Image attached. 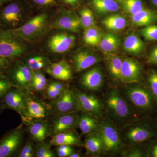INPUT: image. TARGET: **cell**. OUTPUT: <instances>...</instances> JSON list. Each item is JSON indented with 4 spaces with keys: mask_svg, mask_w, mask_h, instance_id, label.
I'll return each instance as SVG.
<instances>
[{
    "mask_svg": "<svg viewBox=\"0 0 157 157\" xmlns=\"http://www.w3.org/2000/svg\"><path fill=\"white\" fill-rule=\"evenodd\" d=\"M104 105L108 119L119 130L138 118L135 110L116 89L106 93Z\"/></svg>",
    "mask_w": 157,
    "mask_h": 157,
    "instance_id": "1",
    "label": "cell"
},
{
    "mask_svg": "<svg viewBox=\"0 0 157 157\" xmlns=\"http://www.w3.org/2000/svg\"><path fill=\"white\" fill-rule=\"evenodd\" d=\"M123 145L131 146L157 136V124L151 120L137 119L119 129Z\"/></svg>",
    "mask_w": 157,
    "mask_h": 157,
    "instance_id": "2",
    "label": "cell"
},
{
    "mask_svg": "<svg viewBox=\"0 0 157 157\" xmlns=\"http://www.w3.org/2000/svg\"><path fill=\"white\" fill-rule=\"evenodd\" d=\"M121 94L137 114L150 113L156 102L148 88L138 83L127 84Z\"/></svg>",
    "mask_w": 157,
    "mask_h": 157,
    "instance_id": "3",
    "label": "cell"
},
{
    "mask_svg": "<svg viewBox=\"0 0 157 157\" xmlns=\"http://www.w3.org/2000/svg\"><path fill=\"white\" fill-rule=\"evenodd\" d=\"M28 4L26 0H12L0 8V26L11 29L22 25Z\"/></svg>",
    "mask_w": 157,
    "mask_h": 157,
    "instance_id": "4",
    "label": "cell"
},
{
    "mask_svg": "<svg viewBox=\"0 0 157 157\" xmlns=\"http://www.w3.org/2000/svg\"><path fill=\"white\" fill-rule=\"evenodd\" d=\"M47 20V14L41 13L32 17L18 27L5 30L12 36L23 41L33 40L38 38L43 33Z\"/></svg>",
    "mask_w": 157,
    "mask_h": 157,
    "instance_id": "5",
    "label": "cell"
},
{
    "mask_svg": "<svg viewBox=\"0 0 157 157\" xmlns=\"http://www.w3.org/2000/svg\"><path fill=\"white\" fill-rule=\"evenodd\" d=\"M98 132L101 136L104 151L110 154L116 153L122 147L119 129L109 119L99 122Z\"/></svg>",
    "mask_w": 157,
    "mask_h": 157,
    "instance_id": "6",
    "label": "cell"
},
{
    "mask_svg": "<svg viewBox=\"0 0 157 157\" xmlns=\"http://www.w3.org/2000/svg\"><path fill=\"white\" fill-rule=\"evenodd\" d=\"M51 110L48 106L27 90L24 112L21 117L24 123L29 124L35 121L44 120L49 115Z\"/></svg>",
    "mask_w": 157,
    "mask_h": 157,
    "instance_id": "7",
    "label": "cell"
},
{
    "mask_svg": "<svg viewBox=\"0 0 157 157\" xmlns=\"http://www.w3.org/2000/svg\"><path fill=\"white\" fill-rule=\"evenodd\" d=\"M27 50L26 45L5 29H0V57L13 59L21 56Z\"/></svg>",
    "mask_w": 157,
    "mask_h": 157,
    "instance_id": "8",
    "label": "cell"
},
{
    "mask_svg": "<svg viewBox=\"0 0 157 157\" xmlns=\"http://www.w3.org/2000/svg\"><path fill=\"white\" fill-rule=\"evenodd\" d=\"M6 75L13 86L22 90H29L33 80V71L26 64L16 61L11 64Z\"/></svg>",
    "mask_w": 157,
    "mask_h": 157,
    "instance_id": "9",
    "label": "cell"
},
{
    "mask_svg": "<svg viewBox=\"0 0 157 157\" xmlns=\"http://www.w3.org/2000/svg\"><path fill=\"white\" fill-rule=\"evenodd\" d=\"M23 131L16 128L0 139V157H10L15 154L22 143Z\"/></svg>",
    "mask_w": 157,
    "mask_h": 157,
    "instance_id": "10",
    "label": "cell"
},
{
    "mask_svg": "<svg viewBox=\"0 0 157 157\" xmlns=\"http://www.w3.org/2000/svg\"><path fill=\"white\" fill-rule=\"evenodd\" d=\"M73 92L79 110L96 117L101 116L104 106L100 100L92 95L88 94L78 90Z\"/></svg>",
    "mask_w": 157,
    "mask_h": 157,
    "instance_id": "11",
    "label": "cell"
},
{
    "mask_svg": "<svg viewBox=\"0 0 157 157\" xmlns=\"http://www.w3.org/2000/svg\"><path fill=\"white\" fill-rule=\"evenodd\" d=\"M27 90L12 86L1 98L5 108L17 112L22 117L24 112Z\"/></svg>",
    "mask_w": 157,
    "mask_h": 157,
    "instance_id": "12",
    "label": "cell"
},
{
    "mask_svg": "<svg viewBox=\"0 0 157 157\" xmlns=\"http://www.w3.org/2000/svg\"><path fill=\"white\" fill-rule=\"evenodd\" d=\"M50 107L51 110L56 115L75 112L79 110L73 92L67 88L60 96L53 101Z\"/></svg>",
    "mask_w": 157,
    "mask_h": 157,
    "instance_id": "13",
    "label": "cell"
},
{
    "mask_svg": "<svg viewBox=\"0 0 157 157\" xmlns=\"http://www.w3.org/2000/svg\"><path fill=\"white\" fill-rule=\"evenodd\" d=\"M55 27L70 32H77L82 27L80 18L72 11L62 9L54 23Z\"/></svg>",
    "mask_w": 157,
    "mask_h": 157,
    "instance_id": "14",
    "label": "cell"
},
{
    "mask_svg": "<svg viewBox=\"0 0 157 157\" xmlns=\"http://www.w3.org/2000/svg\"><path fill=\"white\" fill-rule=\"evenodd\" d=\"M141 76L140 65L135 60L126 58L122 60L121 80L124 84L138 83Z\"/></svg>",
    "mask_w": 157,
    "mask_h": 157,
    "instance_id": "15",
    "label": "cell"
},
{
    "mask_svg": "<svg viewBox=\"0 0 157 157\" xmlns=\"http://www.w3.org/2000/svg\"><path fill=\"white\" fill-rule=\"evenodd\" d=\"M78 117L76 112L56 114L51 127V132L54 135L60 132L71 131L78 125Z\"/></svg>",
    "mask_w": 157,
    "mask_h": 157,
    "instance_id": "16",
    "label": "cell"
},
{
    "mask_svg": "<svg viewBox=\"0 0 157 157\" xmlns=\"http://www.w3.org/2000/svg\"><path fill=\"white\" fill-rule=\"evenodd\" d=\"M75 37L67 33H59L52 36L48 41V46L52 52L62 54L68 51L74 45Z\"/></svg>",
    "mask_w": 157,
    "mask_h": 157,
    "instance_id": "17",
    "label": "cell"
},
{
    "mask_svg": "<svg viewBox=\"0 0 157 157\" xmlns=\"http://www.w3.org/2000/svg\"><path fill=\"white\" fill-rule=\"evenodd\" d=\"M100 60L101 59L97 55L86 50L78 52L73 58V66L77 72L88 69Z\"/></svg>",
    "mask_w": 157,
    "mask_h": 157,
    "instance_id": "18",
    "label": "cell"
},
{
    "mask_svg": "<svg viewBox=\"0 0 157 157\" xmlns=\"http://www.w3.org/2000/svg\"><path fill=\"white\" fill-rule=\"evenodd\" d=\"M80 82L86 90L96 91L100 89L104 82V75L98 67L90 69L82 75Z\"/></svg>",
    "mask_w": 157,
    "mask_h": 157,
    "instance_id": "19",
    "label": "cell"
},
{
    "mask_svg": "<svg viewBox=\"0 0 157 157\" xmlns=\"http://www.w3.org/2000/svg\"><path fill=\"white\" fill-rule=\"evenodd\" d=\"M46 72L53 78L62 81H68L72 77L71 67L64 60L48 65Z\"/></svg>",
    "mask_w": 157,
    "mask_h": 157,
    "instance_id": "20",
    "label": "cell"
},
{
    "mask_svg": "<svg viewBox=\"0 0 157 157\" xmlns=\"http://www.w3.org/2000/svg\"><path fill=\"white\" fill-rule=\"evenodd\" d=\"M28 125L29 133L32 139L38 143L44 142L51 132L50 125L44 120L35 121Z\"/></svg>",
    "mask_w": 157,
    "mask_h": 157,
    "instance_id": "21",
    "label": "cell"
},
{
    "mask_svg": "<svg viewBox=\"0 0 157 157\" xmlns=\"http://www.w3.org/2000/svg\"><path fill=\"white\" fill-rule=\"evenodd\" d=\"M52 146L61 145L78 146L81 144V140L78 135L71 131L60 132L52 136L49 142Z\"/></svg>",
    "mask_w": 157,
    "mask_h": 157,
    "instance_id": "22",
    "label": "cell"
},
{
    "mask_svg": "<svg viewBox=\"0 0 157 157\" xmlns=\"http://www.w3.org/2000/svg\"><path fill=\"white\" fill-rule=\"evenodd\" d=\"M131 20L137 26H146L157 21V12L144 8L138 13L131 15Z\"/></svg>",
    "mask_w": 157,
    "mask_h": 157,
    "instance_id": "23",
    "label": "cell"
},
{
    "mask_svg": "<svg viewBox=\"0 0 157 157\" xmlns=\"http://www.w3.org/2000/svg\"><path fill=\"white\" fill-rule=\"evenodd\" d=\"M106 63L108 71L113 80L117 82L121 80V69L122 59L120 57L113 53L107 54Z\"/></svg>",
    "mask_w": 157,
    "mask_h": 157,
    "instance_id": "24",
    "label": "cell"
},
{
    "mask_svg": "<svg viewBox=\"0 0 157 157\" xmlns=\"http://www.w3.org/2000/svg\"><path fill=\"white\" fill-rule=\"evenodd\" d=\"M99 122L96 117L83 113L78 117V126L83 134H89L98 131Z\"/></svg>",
    "mask_w": 157,
    "mask_h": 157,
    "instance_id": "25",
    "label": "cell"
},
{
    "mask_svg": "<svg viewBox=\"0 0 157 157\" xmlns=\"http://www.w3.org/2000/svg\"><path fill=\"white\" fill-rule=\"evenodd\" d=\"M84 146L92 154H98L104 151L103 142L98 132L88 134L84 140Z\"/></svg>",
    "mask_w": 157,
    "mask_h": 157,
    "instance_id": "26",
    "label": "cell"
},
{
    "mask_svg": "<svg viewBox=\"0 0 157 157\" xmlns=\"http://www.w3.org/2000/svg\"><path fill=\"white\" fill-rule=\"evenodd\" d=\"M144 48L143 41L136 34H130L125 39L124 42V50L128 53L135 55L141 53Z\"/></svg>",
    "mask_w": 157,
    "mask_h": 157,
    "instance_id": "27",
    "label": "cell"
},
{
    "mask_svg": "<svg viewBox=\"0 0 157 157\" xmlns=\"http://www.w3.org/2000/svg\"><path fill=\"white\" fill-rule=\"evenodd\" d=\"M98 46L105 53H113L117 50L119 45V40L113 34L107 33L102 35Z\"/></svg>",
    "mask_w": 157,
    "mask_h": 157,
    "instance_id": "28",
    "label": "cell"
},
{
    "mask_svg": "<svg viewBox=\"0 0 157 157\" xmlns=\"http://www.w3.org/2000/svg\"><path fill=\"white\" fill-rule=\"evenodd\" d=\"M91 4L100 14L113 13L119 9V6L114 0H91Z\"/></svg>",
    "mask_w": 157,
    "mask_h": 157,
    "instance_id": "29",
    "label": "cell"
},
{
    "mask_svg": "<svg viewBox=\"0 0 157 157\" xmlns=\"http://www.w3.org/2000/svg\"><path fill=\"white\" fill-rule=\"evenodd\" d=\"M102 23L109 30L119 31L125 27L127 21L123 16L120 14H115L104 18Z\"/></svg>",
    "mask_w": 157,
    "mask_h": 157,
    "instance_id": "30",
    "label": "cell"
},
{
    "mask_svg": "<svg viewBox=\"0 0 157 157\" xmlns=\"http://www.w3.org/2000/svg\"><path fill=\"white\" fill-rule=\"evenodd\" d=\"M47 78L40 71H33V80L29 90L40 92L44 90L48 85Z\"/></svg>",
    "mask_w": 157,
    "mask_h": 157,
    "instance_id": "31",
    "label": "cell"
},
{
    "mask_svg": "<svg viewBox=\"0 0 157 157\" xmlns=\"http://www.w3.org/2000/svg\"><path fill=\"white\" fill-rule=\"evenodd\" d=\"M102 36L101 32L96 26L85 29L83 40L87 45H98Z\"/></svg>",
    "mask_w": 157,
    "mask_h": 157,
    "instance_id": "32",
    "label": "cell"
},
{
    "mask_svg": "<svg viewBox=\"0 0 157 157\" xmlns=\"http://www.w3.org/2000/svg\"><path fill=\"white\" fill-rule=\"evenodd\" d=\"M82 27L85 29L96 26L94 14L89 8H83L80 11V17Z\"/></svg>",
    "mask_w": 157,
    "mask_h": 157,
    "instance_id": "33",
    "label": "cell"
},
{
    "mask_svg": "<svg viewBox=\"0 0 157 157\" xmlns=\"http://www.w3.org/2000/svg\"><path fill=\"white\" fill-rule=\"evenodd\" d=\"M123 7L131 15L135 14L144 9L142 0H123Z\"/></svg>",
    "mask_w": 157,
    "mask_h": 157,
    "instance_id": "34",
    "label": "cell"
},
{
    "mask_svg": "<svg viewBox=\"0 0 157 157\" xmlns=\"http://www.w3.org/2000/svg\"><path fill=\"white\" fill-rule=\"evenodd\" d=\"M35 149V156L37 157H54L55 154L51 149L50 143L47 144L43 142L39 143Z\"/></svg>",
    "mask_w": 157,
    "mask_h": 157,
    "instance_id": "35",
    "label": "cell"
},
{
    "mask_svg": "<svg viewBox=\"0 0 157 157\" xmlns=\"http://www.w3.org/2000/svg\"><path fill=\"white\" fill-rule=\"evenodd\" d=\"M26 64L33 71H39L46 67L47 61L43 57L34 56L29 58Z\"/></svg>",
    "mask_w": 157,
    "mask_h": 157,
    "instance_id": "36",
    "label": "cell"
},
{
    "mask_svg": "<svg viewBox=\"0 0 157 157\" xmlns=\"http://www.w3.org/2000/svg\"><path fill=\"white\" fill-rule=\"evenodd\" d=\"M147 79L148 90L157 102V71L151 70L148 73Z\"/></svg>",
    "mask_w": 157,
    "mask_h": 157,
    "instance_id": "37",
    "label": "cell"
},
{
    "mask_svg": "<svg viewBox=\"0 0 157 157\" xmlns=\"http://www.w3.org/2000/svg\"><path fill=\"white\" fill-rule=\"evenodd\" d=\"M140 34L147 41H157V25H150L144 26L140 30Z\"/></svg>",
    "mask_w": 157,
    "mask_h": 157,
    "instance_id": "38",
    "label": "cell"
},
{
    "mask_svg": "<svg viewBox=\"0 0 157 157\" xmlns=\"http://www.w3.org/2000/svg\"><path fill=\"white\" fill-rule=\"evenodd\" d=\"M28 3L39 8H48L57 6L59 0H26Z\"/></svg>",
    "mask_w": 157,
    "mask_h": 157,
    "instance_id": "39",
    "label": "cell"
},
{
    "mask_svg": "<svg viewBox=\"0 0 157 157\" xmlns=\"http://www.w3.org/2000/svg\"><path fill=\"white\" fill-rule=\"evenodd\" d=\"M13 86L5 73H0V99Z\"/></svg>",
    "mask_w": 157,
    "mask_h": 157,
    "instance_id": "40",
    "label": "cell"
},
{
    "mask_svg": "<svg viewBox=\"0 0 157 157\" xmlns=\"http://www.w3.org/2000/svg\"><path fill=\"white\" fill-rule=\"evenodd\" d=\"M35 150L33 143L31 141H28L18 153V157H33L35 156Z\"/></svg>",
    "mask_w": 157,
    "mask_h": 157,
    "instance_id": "41",
    "label": "cell"
},
{
    "mask_svg": "<svg viewBox=\"0 0 157 157\" xmlns=\"http://www.w3.org/2000/svg\"><path fill=\"white\" fill-rule=\"evenodd\" d=\"M45 94L46 98L51 100H55L57 99L59 96H60L63 92L61 91L57 90L51 86L49 84H48L45 90Z\"/></svg>",
    "mask_w": 157,
    "mask_h": 157,
    "instance_id": "42",
    "label": "cell"
},
{
    "mask_svg": "<svg viewBox=\"0 0 157 157\" xmlns=\"http://www.w3.org/2000/svg\"><path fill=\"white\" fill-rule=\"evenodd\" d=\"M12 59L0 57V73H6L11 66Z\"/></svg>",
    "mask_w": 157,
    "mask_h": 157,
    "instance_id": "43",
    "label": "cell"
},
{
    "mask_svg": "<svg viewBox=\"0 0 157 157\" xmlns=\"http://www.w3.org/2000/svg\"><path fill=\"white\" fill-rule=\"evenodd\" d=\"M147 62L148 63L157 65V45L152 49Z\"/></svg>",
    "mask_w": 157,
    "mask_h": 157,
    "instance_id": "44",
    "label": "cell"
},
{
    "mask_svg": "<svg viewBox=\"0 0 157 157\" xmlns=\"http://www.w3.org/2000/svg\"><path fill=\"white\" fill-rule=\"evenodd\" d=\"M56 152L57 155L59 157H69L71 154L73 153V151L65 150L56 147Z\"/></svg>",
    "mask_w": 157,
    "mask_h": 157,
    "instance_id": "45",
    "label": "cell"
},
{
    "mask_svg": "<svg viewBox=\"0 0 157 157\" xmlns=\"http://www.w3.org/2000/svg\"><path fill=\"white\" fill-rule=\"evenodd\" d=\"M125 155L127 157H139L143 156L144 155L142 152L139 150L135 149L128 152L127 154Z\"/></svg>",
    "mask_w": 157,
    "mask_h": 157,
    "instance_id": "46",
    "label": "cell"
},
{
    "mask_svg": "<svg viewBox=\"0 0 157 157\" xmlns=\"http://www.w3.org/2000/svg\"><path fill=\"white\" fill-rule=\"evenodd\" d=\"M82 1V0H61L63 4L70 6H77Z\"/></svg>",
    "mask_w": 157,
    "mask_h": 157,
    "instance_id": "47",
    "label": "cell"
},
{
    "mask_svg": "<svg viewBox=\"0 0 157 157\" xmlns=\"http://www.w3.org/2000/svg\"><path fill=\"white\" fill-rule=\"evenodd\" d=\"M151 155L152 157H157V144L152 147Z\"/></svg>",
    "mask_w": 157,
    "mask_h": 157,
    "instance_id": "48",
    "label": "cell"
},
{
    "mask_svg": "<svg viewBox=\"0 0 157 157\" xmlns=\"http://www.w3.org/2000/svg\"><path fill=\"white\" fill-rule=\"evenodd\" d=\"M11 1L12 0H0V8H2L7 3L11 2Z\"/></svg>",
    "mask_w": 157,
    "mask_h": 157,
    "instance_id": "49",
    "label": "cell"
},
{
    "mask_svg": "<svg viewBox=\"0 0 157 157\" xmlns=\"http://www.w3.org/2000/svg\"><path fill=\"white\" fill-rule=\"evenodd\" d=\"M81 157V155H80V154H79L77 153H74V152H73V153L71 154V155L69 156V157Z\"/></svg>",
    "mask_w": 157,
    "mask_h": 157,
    "instance_id": "50",
    "label": "cell"
},
{
    "mask_svg": "<svg viewBox=\"0 0 157 157\" xmlns=\"http://www.w3.org/2000/svg\"><path fill=\"white\" fill-rule=\"evenodd\" d=\"M5 107L4 106V104L1 101V99H0V113L2 112V110H3V109H5Z\"/></svg>",
    "mask_w": 157,
    "mask_h": 157,
    "instance_id": "51",
    "label": "cell"
},
{
    "mask_svg": "<svg viewBox=\"0 0 157 157\" xmlns=\"http://www.w3.org/2000/svg\"><path fill=\"white\" fill-rule=\"evenodd\" d=\"M152 5L157 8V0H151Z\"/></svg>",
    "mask_w": 157,
    "mask_h": 157,
    "instance_id": "52",
    "label": "cell"
}]
</instances>
